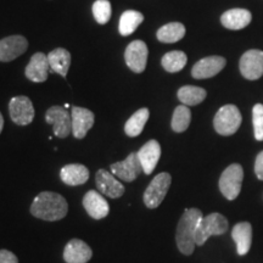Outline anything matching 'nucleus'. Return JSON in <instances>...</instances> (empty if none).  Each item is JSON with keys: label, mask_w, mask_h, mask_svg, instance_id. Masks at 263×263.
<instances>
[{"label": "nucleus", "mask_w": 263, "mask_h": 263, "mask_svg": "<svg viewBox=\"0 0 263 263\" xmlns=\"http://www.w3.org/2000/svg\"><path fill=\"white\" fill-rule=\"evenodd\" d=\"M232 238L240 256H245L252 244V227L249 222H240L232 230Z\"/></svg>", "instance_id": "22"}, {"label": "nucleus", "mask_w": 263, "mask_h": 263, "mask_svg": "<svg viewBox=\"0 0 263 263\" xmlns=\"http://www.w3.org/2000/svg\"><path fill=\"white\" fill-rule=\"evenodd\" d=\"M60 178L66 185H82L89 179V170L81 163L66 164L61 168Z\"/></svg>", "instance_id": "20"}, {"label": "nucleus", "mask_w": 263, "mask_h": 263, "mask_svg": "<svg viewBox=\"0 0 263 263\" xmlns=\"http://www.w3.org/2000/svg\"><path fill=\"white\" fill-rule=\"evenodd\" d=\"M252 20V15L246 9H230L222 15L221 22L226 28L232 31L245 28L250 25Z\"/></svg>", "instance_id": "21"}, {"label": "nucleus", "mask_w": 263, "mask_h": 263, "mask_svg": "<svg viewBox=\"0 0 263 263\" xmlns=\"http://www.w3.org/2000/svg\"><path fill=\"white\" fill-rule=\"evenodd\" d=\"M72 133L77 139H83L88 130L94 126L95 116L90 110L80 106L72 107Z\"/></svg>", "instance_id": "14"}, {"label": "nucleus", "mask_w": 263, "mask_h": 263, "mask_svg": "<svg viewBox=\"0 0 263 263\" xmlns=\"http://www.w3.org/2000/svg\"><path fill=\"white\" fill-rule=\"evenodd\" d=\"M91 256L93 251L83 240L72 239L65 246L64 259L66 263H87Z\"/></svg>", "instance_id": "17"}, {"label": "nucleus", "mask_w": 263, "mask_h": 263, "mask_svg": "<svg viewBox=\"0 0 263 263\" xmlns=\"http://www.w3.org/2000/svg\"><path fill=\"white\" fill-rule=\"evenodd\" d=\"M48 60L49 65H50V70L57 72L61 77H66L71 65L70 51L64 48H58L49 52Z\"/></svg>", "instance_id": "23"}, {"label": "nucleus", "mask_w": 263, "mask_h": 263, "mask_svg": "<svg viewBox=\"0 0 263 263\" xmlns=\"http://www.w3.org/2000/svg\"><path fill=\"white\" fill-rule=\"evenodd\" d=\"M186 61H188V58H186L185 52L174 50L167 52L161 62H162V67L164 70L171 72V73H174V72L182 71L185 67Z\"/></svg>", "instance_id": "28"}, {"label": "nucleus", "mask_w": 263, "mask_h": 263, "mask_svg": "<svg viewBox=\"0 0 263 263\" xmlns=\"http://www.w3.org/2000/svg\"><path fill=\"white\" fill-rule=\"evenodd\" d=\"M179 101L185 106H195L206 99V90L195 85H184L178 90Z\"/></svg>", "instance_id": "25"}, {"label": "nucleus", "mask_w": 263, "mask_h": 263, "mask_svg": "<svg viewBox=\"0 0 263 263\" xmlns=\"http://www.w3.org/2000/svg\"><path fill=\"white\" fill-rule=\"evenodd\" d=\"M228 230V221L221 213H211L202 219L197 227L195 235V244L202 246L207 239L212 235H222Z\"/></svg>", "instance_id": "3"}, {"label": "nucleus", "mask_w": 263, "mask_h": 263, "mask_svg": "<svg viewBox=\"0 0 263 263\" xmlns=\"http://www.w3.org/2000/svg\"><path fill=\"white\" fill-rule=\"evenodd\" d=\"M255 172L259 180H263V151L258 154L255 161Z\"/></svg>", "instance_id": "33"}, {"label": "nucleus", "mask_w": 263, "mask_h": 263, "mask_svg": "<svg viewBox=\"0 0 263 263\" xmlns=\"http://www.w3.org/2000/svg\"><path fill=\"white\" fill-rule=\"evenodd\" d=\"M144 16L136 10H127L120 18V33L124 37L130 35L137 31V28L143 24Z\"/></svg>", "instance_id": "26"}, {"label": "nucleus", "mask_w": 263, "mask_h": 263, "mask_svg": "<svg viewBox=\"0 0 263 263\" xmlns=\"http://www.w3.org/2000/svg\"><path fill=\"white\" fill-rule=\"evenodd\" d=\"M252 122H254L255 138L258 141L263 140V105L256 104L252 110Z\"/></svg>", "instance_id": "31"}, {"label": "nucleus", "mask_w": 263, "mask_h": 263, "mask_svg": "<svg viewBox=\"0 0 263 263\" xmlns=\"http://www.w3.org/2000/svg\"><path fill=\"white\" fill-rule=\"evenodd\" d=\"M28 42L22 35H10L0 41V61L9 62L27 50Z\"/></svg>", "instance_id": "12"}, {"label": "nucleus", "mask_w": 263, "mask_h": 263, "mask_svg": "<svg viewBox=\"0 0 263 263\" xmlns=\"http://www.w3.org/2000/svg\"><path fill=\"white\" fill-rule=\"evenodd\" d=\"M49 70H50V65H49L48 55L43 52H35L26 67L25 74L29 81L42 83L48 80Z\"/></svg>", "instance_id": "16"}, {"label": "nucleus", "mask_w": 263, "mask_h": 263, "mask_svg": "<svg viewBox=\"0 0 263 263\" xmlns=\"http://www.w3.org/2000/svg\"><path fill=\"white\" fill-rule=\"evenodd\" d=\"M83 206L91 218L103 219L110 212L106 199L95 190H89L83 197Z\"/></svg>", "instance_id": "19"}, {"label": "nucleus", "mask_w": 263, "mask_h": 263, "mask_svg": "<svg viewBox=\"0 0 263 263\" xmlns=\"http://www.w3.org/2000/svg\"><path fill=\"white\" fill-rule=\"evenodd\" d=\"M241 124V114L235 105H224L217 111L213 126L218 134L228 137L234 134Z\"/></svg>", "instance_id": "4"}, {"label": "nucleus", "mask_w": 263, "mask_h": 263, "mask_svg": "<svg viewBox=\"0 0 263 263\" xmlns=\"http://www.w3.org/2000/svg\"><path fill=\"white\" fill-rule=\"evenodd\" d=\"M157 39L162 43H176L185 35V27L180 22H171L157 31Z\"/></svg>", "instance_id": "27"}, {"label": "nucleus", "mask_w": 263, "mask_h": 263, "mask_svg": "<svg viewBox=\"0 0 263 263\" xmlns=\"http://www.w3.org/2000/svg\"><path fill=\"white\" fill-rule=\"evenodd\" d=\"M0 263H18V259L9 250H0Z\"/></svg>", "instance_id": "32"}, {"label": "nucleus", "mask_w": 263, "mask_h": 263, "mask_svg": "<svg viewBox=\"0 0 263 263\" xmlns=\"http://www.w3.org/2000/svg\"><path fill=\"white\" fill-rule=\"evenodd\" d=\"M150 112L146 107L140 108L137 112H134L129 117V120L127 121L126 124H124V132L128 137H138L143 132L144 127L149 120Z\"/></svg>", "instance_id": "24"}, {"label": "nucleus", "mask_w": 263, "mask_h": 263, "mask_svg": "<svg viewBox=\"0 0 263 263\" xmlns=\"http://www.w3.org/2000/svg\"><path fill=\"white\" fill-rule=\"evenodd\" d=\"M226 59L222 57L203 58L193 66L192 74L196 80H206L218 74L226 67Z\"/></svg>", "instance_id": "15"}, {"label": "nucleus", "mask_w": 263, "mask_h": 263, "mask_svg": "<svg viewBox=\"0 0 263 263\" xmlns=\"http://www.w3.org/2000/svg\"><path fill=\"white\" fill-rule=\"evenodd\" d=\"M202 217V212L199 209H186L180 217L178 227H177L176 241L182 254L189 256L194 252L196 246V230Z\"/></svg>", "instance_id": "2"}, {"label": "nucleus", "mask_w": 263, "mask_h": 263, "mask_svg": "<svg viewBox=\"0 0 263 263\" xmlns=\"http://www.w3.org/2000/svg\"><path fill=\"white\" fill-rule=\"evenodd\" d=\"M45 121L52 126L55 137L67 138L72 133V117L65 107L51 106L45 114Z\"/></svg>", "instance_id": "7"}, {"label": "nucleus", "mask_w": 263, "mask_h": 263, "mask_svg": "<svg viewBox=\"0 0 263 263\" xmlns=\"http://www.w3.org/2000/svg\"><path fill=\"white\" fill-rule=\"evenodd\" d=\"M3 127H4V118H3V115L0 112V133H2Z\"/></svg>", "instance_id": "34"}, {"label": "nucleus", "mask_w": 263, "mask_h": 263, "mask_svg": "<svg viewBox=\"0 0 263 263\" xmlns=\"http://www.w3.org/2000/svg\"><path fill=\"white\" fill-rule=\"evenodd\" d=\"M93 14L98 24H107L111 18L110 2L108 0H97L93 4Z\"/></svg>", "instance_id": "30"}, {"label": "nucleus", "mask_w": 263, "mask_h": 263, "mask_svg": "<svg viewBox=\"0 0 263 263\" xmlns=\"http://www.w3.org/2000/svg\"><path fill=\"white\" fill-rule=\"evenodd\" d=\"M161 156V146L157 140H149L138 151V157L143 167V172L151 174L155 171Z\"/></svg>", "instance_id": "18"}, {"label": "nucleus", "mask_w": 263, "mask_h": 263, "mask_svg": "<svg viewBox=\"0 0 263 263\" xmlns=\"http://www.w3.org/2000/svg\"><path fill=\"white\" fill-rule=\"evenodd\" d=\"M9 112L12 122L18 126H27L34 118V107L27 97H15L9 103Z\"/></svg>", "instance_id": "8"}, {"label": "nucleus", "mask_w": 263, "mask_h": 263, "mask_svg": "<svg viewBox=\"0 0 263 263\" xmlns=\"http://www.w3.org/2000/svg\"><path fill=\"white\" fill-rule=\"evenodd\" d=\"M244 179V171L239 163H233L223 171L219 178V190L226 199L235 200L240 194Z\"/></svg>", "instance_id": "5"}, {"label": "nucleus", "mask_w": 263, "mask_h": 263, "mask_svg": "<svg viewBox=\"0 0 263 263\" xmlns=\"http://www.w3.org/2000/svg\"><path fill=\"white\" fill-rule=\"evenodd\" d=\"M147 55H149V50L145 43L143 41H134L127 47L124 52V60L132 71L136 73H141L145 71Z\"/></svg>", "instance_id": "11"}, {"label": "nucleus", "mask_w": 263, "mask_h": 263, "mask_svg": "<svg viewBox=\"0 0 263 263\" xmlns=\"http://www.w3.org/2000/svg\"><path fill=\"white\" fill-rule=\"evenodd\" d=\"M68 205L65 197L58 193L43 192L35 196L31 205V213L43 221H60L67 215Z\"/></svg>", "instance_id": "1"}, {"label": "nucleus", "mask_w": 263, "mask_h": 263, "mask_svg": "<svg viewBox=\"0 0 263 263\" xmlns=\"http://www.w3.org/2000/svg\"><path fill=\"white\" fill-rule=\"evenodd\" d=\"M240 72L246 80L256 81L263 76V51L252 49L240 59Z\"/></svg>", "instance_id": "10"}, {"label": "nucleus", "mask_w": 263, "mask_h": 263, "mask_svg": "<svg viewBox=\"0 0 263 263\" xmlns=\"http://www.w3.org/2000/svg\"><path fill=\"white\" fill-rule=\"evenodd\" d=\"M190 121H192V112H190L189 107L185 105H180L174 110L171 126L176 133H182L188 129Z\"/></svg>", "instance_id": "29"}, {"label": "nucleus", "mask_w": 263, "mask_h": 263, "mask_svg": "<svg viewBox=\"0 0 263 263\" xmlns=\"http://www.w3.org/2000/svg\"><path fill=\"white\" fill-rule=\"evenodd\" d=\"M172 183V177L170 173H160L151 180L145 193H144V203L147 209H156L159 207L166 197L168 189Z\"/></svg>", "instance_id": "6"}, {"label": "nucleus", "mask_w": 263, "mask_h": 263, "mask_svg": "<svg viewBox=\"0 0 263 263\" xmlns=\"http://www.w3.org/2000/svg\"><path fill=\"white\" fill-rule=\"evenodd\" d=\"M111 172L118 179L123 182H133L138 178V176L143 172V167L138 157V153H132L126 160L115 162L110 166Z\"/></svg>", "instance_id": "9"}, {"label": "nucleus", "mask_w": 263, "mask_h": 263, "mask_svg": "<svg viewBox=\"0 0 263 263\" xmlns=\"http://www.w3.org/2000/svg\"><path fill=\"white\" fill-rule=\"evenodd\" d=\"M95 183H97L99 192L111 199H118L124 194L123 184L106 170L98 171L95 174Z\"/></svg>", "instance_id": "13"}]
</instances>
